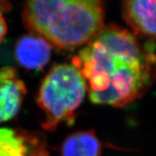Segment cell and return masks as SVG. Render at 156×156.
Returning a JSON list of instances; mask_svg holds the SVG:
<instances>
[{"label": "cell", "mask_w": 156, "mask_h": 156, "mask_svg": "<svg viewBox=\"0 0 156 156\" xmlns=\"http://www.w3.org/2000/svg\"><path fill=\"white\" fill-rule=\"evenodd\" d=\"M72 65L82 75L92 102L122 108L149 89L155 57L131 31L110 24L80 49Z\"/></svg>", "instance_id": "6da1fadb"}, {"label": "cell", "mask_w": 156, "mask_h": 156, "mask_svg": "<svg viewBox=\"0 0 156 156\" xmlns=\"http://www.w3.org/2000/svg\"><path fill=\"white\" fill-rule=\"evenodd\" d=\"M105 6L98 0L29 1L23 19L32 34L63 50L84 47L105 26Z\"/></svg>", "instance_id": "7a4b0ae2"}, {"label": "cell", "mask_w": 156, "mask_h": 156, "mask_svg": "<svg viewBox=\"0 0 156 156\" xmlns=\"http://www.w3.org/2000/svg\"><path fill=\"white\" fill-rule=\"evenodd\" d=\"M86 93L85 81L75 66L66 63L54 66L42 80L37 94V105L45 117L44 129L52 132L60 123H73Z\"/></svg>", "instance_id": "3957f363"}, {"label": "cell", "mask_w": 156, "mask_h": 156, "mask_svg": "<svg viewBox=\"0 0 156 156\" xmlns=\"http://www.w3.org/2000/svg\"><path fill=\"white\" fill-rule=\"evenodd\" d=\"M0 156H49L41 135L22 129L0 128Z\"/></svg>", "instance_id": "277c9868"}, {"label": "cell", "mask_w": 156, "mask_h": 156, "mask_svg": "<svg viewBox=\"0 0 156 156\" xmlns=\"http://www.w3.org/2000/svg\"><path fill=\"white\" fill-rule=\"evenodd\" d=\"M26 93L25 84L15 68L4 67L0 69V123L16 116Z\"/></svg>", "instance_id": "5b68a950"}, {"label": "cell", "mask_w": 156, "mask_h": 156, "mask_svg": "<svg viewBox=\"0 0 156 156\" xmlns=\"http://www.w3.org/2000/svg\"><path fill=\"white\" fill-rule=\"evenodd\" d=\"M122 10L123 19L135 36L154 41L156 32L155 1H125Z\"/></svg>", "instance_id": "8992f818"}, {"label": "cell", "mask_w": 156, "mask_h": 156, "mask_svg": "<svg viewBox=\"0 0 156 156\" xmlns=\"http://www.w3.org/2000/svg\"><path fill=\"white\" fill-rule=\"evenodd\" d=\"M51 45L36 34L24 35L17 41L15 54L21 66L30 70L44 68L51 58Z\"/></svg>", "instance_id": "52a82bcc"}, {"label": "cell", "mask_w": 156, "mask_h": 156, "mask_svg": "<svg viewBox=\"0 0 156 156\" xmlns=\"http://www.w3.org/2000/svg\"><path fill=\"white\" fill-rule=\"evenodd\" d=\"M101 145L93 130L71 134L62 144V156H101Z\"/></svg>", "instance_id": "ba28073f"}, {"label": "cell", "mask_w": 156, "mask_h": 156, "mask_svg": "<svg viewBox=\"0 0 156 156\" xmlns=\"http://www.w3.org/2000/svg\"><path fill=\"white\" fill-rule=\"evenodd\" d=\"M6 32H7V25H6L3 16L0 13V44L2 43V41H3V39L6 34Z\"/></svg>", "instance_id": "9c48e42d"}]
</instances>
